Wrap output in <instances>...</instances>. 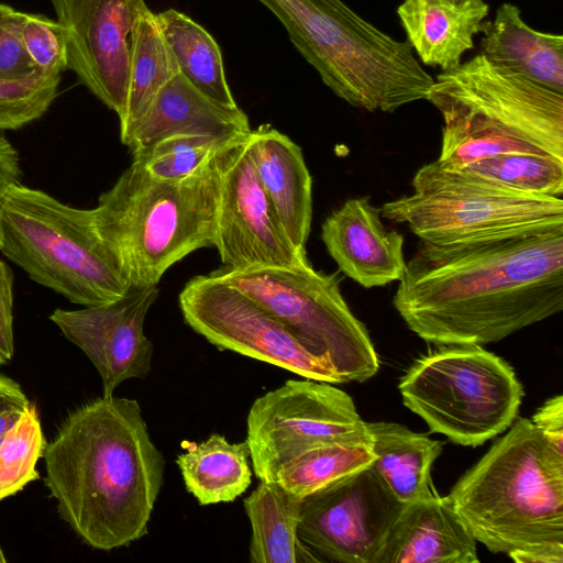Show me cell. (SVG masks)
<instances>
[{
    "instance_id": "7c38bea8",
    "label": "cell",
    "mask_w": 563,
    "mask_h": 563,
    "mask_svg": "<svg viewBox=\"0 0 563 563\" xmlns=\"http://www.w3.org/2000/svg\"><path fill=\"white\" fill-rule=\"evenodd\" d=\"M185 322L220 350L249 356L303 378L341 384L280 320L211 273L186 283L178 297Z\"/></svg>"
},
{
    "instance_id": "e0dca14e",
    "label": "cell",
    "mask_w": 563,
    "mask_h": 563,
    "mask_svg": "<svg viewBox=\"0 0 563 563\" xmlns=\"http://www.w3.org/2000/svg\"><path fill=\"white\" fill-rule=\"evenodd\" d=\"M369 199L352 198L329 214L321 238L340 271L365 288L399 280L405 272L404 236L389 231Z\"/></svg>"
},
{
    "instance_id": "7a4b0ae2",
    "label": "cell",
    "mask_w": 563,
    "mask_h": 563,
    "mask_svg": "<svg viewBox=\"0 0 563 563\" xmlns=\"http://www.w3.org/2000/svg\"><path fill=\"white\" fill-rule=\"evenodd\" d=\"M42 457L58 514L86 544L110 551L147 533L165 461L137 400L102 395L80 406Z\"/></svg>"
},
{
    "instance_id": "836d02e7",
    "label": "cell",
    "mask_w": 563,
    "mask_h": 563,
    "mask_svg": "<svg viewBox=\"0 0 563 563\" xmlns=\"http://www.w3.org/2000/svg\"><path fill=\"white\" fill-rule=\"evenodd\" d=\"M24 13L12 9L0 16V84H15L40 74L21 36Z\"/></svg>"
},
{
    "instance_id": "8fae6325",
    "label": "cell",
    "mask_w": 563,
    "mask_h": 563,
    "mask_svg": "<svg viewBox=\"0 0 563 563\" xmlns=\"http://www.w3.org/2000/svg\"><path fill=\"white\" fill-rule=\"evenodd\" d=\"M364 430L366 422L345 391L327 382L289 379L253 402L245 441L255 476L273 483L298 455Z\"/></svg>"
},
{
    "instance_id": "6da1fadb",
    "label": "cell",
    "mask_w": 563,
    "mask_h": 563,
    "mask_svg": "<svg viewBox=\"0 0 563 563\" xmlns=\"http://www.w3.org/2000/svg\"><path fill=\"white\" fill-rule=\"evenodd\" d=\"M407 327L437 345L498 342L563 309V229L423 245L393 299Z\"/></svg>"
},
{
    "instance_id": "74e56055",
    "label": "cell",
    "mask_w": 563,
    "mask_h": 563,
    "mask_svg": "<svg viewBox=\"0 0 563 563\" xmlns=\"http://www.w3.org/2000/svg\"><path fill=\"white\" fill-rule=\"evenodd\" d=\"M518 563H562L563 547H541L530 550H516L507 554Z\"/></svg>"
},
{
    "instance_id": "ab89813d",
    "label": "cell",
    "mask_w": 563,
    "mask_h": 563,
    "mask_svg": "<svg viewBox=\"0 0 563 563\" xmlns=\"http://www.w3.org/2000/svg\"><path fill=\"white\" fill-rule=\"evenodd\" d=\"M27 406L29 404L25 406L16 405L0 410V441Z\"/></svg>"
},
{
    "instance_id": "60d3db41",
    "label": "cell",
    "mask_w": 563,
    "mask_h": 563,
    "mask_svg": "<svg viewBox=\"0 0 563 563\" xmlns=\"http://www.w3.org/2000/svg\"><path fill=\"white\" fill-rule=\"evenodd\" d=\"M7 561L5 556H4V553H3V550L0 545V563H4Z\"/></svg>"
},
{
    "instance_id": "ffe728a7",
    "label": "cell",
    "mask_w": 563,
    "mask_h": 563,
    "mask_svg": "<svg viewBox=\"0 0 563 563\" xmlns=\"http://www.w3.org/2000/svg\"><path fill=\"white\" fill-rule=\"evenodd\" d=\"M258 178L292 245L306 252L312 219V179L302 151L286 134L262 124L249 136Z\"/></svg>"
},
{
    "instance_id": "cb8c5ba5",
    "label": "cell",
    "mask_w": 563,
    "mask_h": 563,
    "mask_svg": "<svg viewBox=\"0 0 563 563\" xmlns=\"http://www.w3.org/2000/svg\"><path fill=\"white\" fill-rule=\"evenodd\" d=\"M300 505L301 498L275 482H260L243 500L252 529V563L322 562L298 536Z\"/></svg>"
},
{
    "instance_id": "2e32d148",
    "label": "cell",
    "mask_w": 563,
    "mask_h": 563,
    "mask_svg": "<svg viewBox=\"0 0 563 563\" xmlns=\"http://www.w3.org/2000/svg\"><path fill=\"white\" fill-rule=\"evenodd\" d=\"M156 286L131 288L120 299L92 307L55 309L49 320L79 347L98 371L102 395H113L126 379L145 378L154 345L144 333L146 314L158 296Z\"/></svg>"
},
{
    "instance_id": "f35d334b",
    "label": "cell",
    "mask_w": 563,
    "mask_h": 563,
    "mask_svg": "<svg viewBox=\"0 0 563 563\" xmlns=\"http://www.w3.org/2000/svg\"><path fill=\"white\" fill-rule=\"evenodd\" d=\"M27 404H30V400L21 386L12 378L0 374V410L11 406H25Z\"/></svg>"
},
{
    "instance_id": "277c9868",
    "label": "cell",
    "mask_w": 563,
    "mask_h": 563,
    "mask_svg": "<svg viewBox=\"0 0 563 563\" xmlns=\"http://www.w3.org/2000/svg\"><path fill=\"white\" fill-rule=\"evenodd\" d=\"M217 155L174 181L150 176L133 161L100 195L92 209L95 227L131 288L157 286L174 264L213 246L220 185Z\"/></svg>"
},
{
    "instance_id": "f1b7e54d",
    "label": "cell",
    "mask_w": 563,
    "mask_h": 563,
    "mask_svg": "<svg viewBox=\"0 0 563 563\" xmlns=\"http://www.w3.org/2000/svg\"><path fill=\"white\" fill-rule=\"evenodd\" d=\"M461 170L522 192L552 197L563 194V161L549 155L499 154Z\"/></svg>"
},
{
    "instance_id": "4dcf8cb0",
    "label": "cell",
    "mask_w": 563,
    "mask_h": 563,
    "mask_svg": "<svg viewBox=\"0 0 563 563\" xmlns=\"http://www.w3.org/2000/svg\"><path fill=\"white\" fill-rule=\"evenodd\" d=\"M242 136L175 135L156 143L133 161L156 179L179 180L194 174Z\"/></svg>"
},
{
    "instance_id": "3957f363",
    "label": "cell",
    "mask_w": 563,
    "mask_h": 563,
    "mask_svg": "<svg viewBox=\"0 0 563 563\" xmlns=\"http://www.w3.org/2000/svg\"><path fill=\"white\" fill-rule=\"evenodd\" d=\"M448 498L493 553L563 547V453L530 419L516 418Z\"/></svg>"
},
{
    "instance_id": "8992f818",
    "label": "cell",
    "mask_w": 563,
    "mask_h": 563,
    "mask_svg": "<svg viewBox=\"0 0 563 563\" xmlns=\"http://www.w3.org/2000/svg\"><path fill=\"white\" fill-rule=\"evenodd\" d=\"M284 25L300 55L339 98L367 111L393 112L427 99L434 79L397 41L342 0H256Z\"/></svg>"
},
{
    "instance_id": "30bf717a",
    "label": "cell",
    "mask_w": 563,
    "mask_h": 563,
    "mask_svg": "<svg viewBox=\"0 0 563 563\" xmlns=\"http://www.w3.org/2000/svg\"><path fill=\"white\" fill-rule=\"evenodd\" d=\"M212 275L286 324L342 383L365 382L379 360L364 324L353 314L335 276L310 263L298 267H222Z\"/></svg>"
},
{
    "instance_id": "d4e9b609",
    "label": "cell",
    "mask_w": 563,
    "mask_h": 563,
    "mask_svg": "<svg viewBox=\"0 0 563 563\" xmlns=\"http://www.w3.org/2000/svg\"><path fill=\"white\" fill-rule=\"evenodd\" d=\"M246 441L230 443L213 433L177 456L186 489L207 506L230 503L240 497L252 482Z\"/></svg>"
},
{
    "instance_id": "44dd1931",
    "label": "cell",
    "mask_w": 563,
    "mask_h": 563,
    "mask_svg": "<svg viewBox=\"0 0 563 563\" xmlns=\"http://www.w3.org/2000/svg\"><path fill=\"white\" fill-rule=\"evenodd\" d=\"M488 11L484 0H404L397 8L415 53L424 65L442 71L461 65Z\"/></svg>"
},
{
    "instance_id": "ba28073f",
    "label": "cell",
    "mask_w": 563,
    "mask_h": 563,
    "mask_svg": "<svg viewBox=\"0 0 563 563\" xmlns=\"http://www.w3.org/2000/svg\"><path fill=\"white\" fill-rule=\"evenodd\" d=\"M413 192L385 202L380 214L405 224L423 243L446 245L563 229L561 197L498 185L437 161L413 176Z\"/></svg>"
},
{
    "instance_id": "1f68e13d",
    "label": "cell",
    "mask_w": 563,
    "mask_h": 563,
    "mask_svg": "<svg viewBox=\"0 0 563 563\" xmlns=\"http://www.w3.org/2000/svg\"><path fill=\"white\" fill-rule=\"evenodd\" d=\"M12 9L0 3V16ZM60 79L37 74L21 82L0 84V132L18 130L43 117L58 93Z\"/></svg>"
},
{
    "instance_id": "9c48e42d",
    "label": "cell",
    "mask_w": 563,
    "mask_h": 563,
    "mask_svg": "<svg viewBox=\"0 0 563 563\" xmlns=\"http://www.w3.org/2000/svg\"><path fill=\"white\" fill-rule=\"evenodd\" d=\"M404 405L453 443L478 446L507 430L523 388L514 368L478 344L441 345L401 377Z\"/></svg>"
},
{
    "instance_id": "603a6c76",
    "label": "cell",
    "mask_w": 563,
    "mask_h": 563,
    "mask_svg": "<svg viewBox=\"0 0 563 563\" xmlns=\"http://www.w3.org/2000/svg\"><path fill=\"white\" fill-rule=\"evenodd\" d=\"M377 474L402 505L434 494L431 468L444 443L397 422H366Z\"/></svg>"
},
{
    "instance_id": "4fadbf2b",
    "label": "cell",
    "mask_w": 563,
    "mask_h": 563,
    "mask_svg": "<svg viewBox=\"0 0 563 563\" xmlns=\"http://www.w3.org/2000/svg\"><path fill=\"white\" fill-rule=\"evenodd\" d=\"M402 506L371 464L301 498L298 536L323 561L374 563Z\"/></svg>"
},
{
    "instance_id": "f546056e",
    "label": "cell",
    "mask_w": 563,
    "mask_h": 563,
    "mask_svg": "<svg viewBox=\"0 0 563 563\" xmlns=\"http://www.w3.org/2000/svg\"><path fill=\"white\" fill-rule=\"evenodd\" d=\"M46 443L36 408L30 402L0 441V500L38 478L36 465Z\"/></svg>"
},
{
    "instance_id": "d6986e66",
    "label": "cell",
    "mask_w": 563,
    "mask_h": 563,
    "mask_svg": "<svg viewBox=\"0 0 563 563\" xmlns=\"http://www.w3.org/2000/svg\"><path fill=\"white\" fill-rule=\"evenodd\" d=\"M476 540L448 496L402 506L374 563H477Z\"/></svg>"
},
{
    "instance_id": "484cf974",
    "label": "cell",
    "mask_w": 563,
    "mask_h": 563,
    "mask_svg": "<svg viewBox=\"0 0 563 563\" xmlns=\"http://www.w3.org/2000/svg\"><path fill=\"white\" fill-rule=\"evenodd\" d=\"M156 19L181 75L212 101L239 107L227 81L220 47L210 33L176 9L159 12Z\"/></svg>"
},
{
    "instance_id": "5bb4252c",
    "label": "cell",
    "mask_w": 563,
    "mask_h": 563,
    "mask_svg": "<svg viewBox=\"0 0 563 563\" xmlns=\"http://www.w3.org/2000/svg\"><path fill=\"white\" fill-rule=\"evenodd\" d=\"M250 133L217 155L220 185L213 246L229 268L303 266L309 263L306 252L288 239L258 178Z\"/></svg>"
},
{
    "instance_id": "d590c367",
    "label": "cell",
    "mask_w": 563,
    "mask_h": 563,
    "mask_svg": "<svg viewBox=\"0 0 563 563\" xmlns=\"http://www.w3.org/2000/svg\"><path fill=\"white\" fill-rule=\"evenodd\" d=\"M545 439L563 453V396L550 397L531 418Z\"/></svg>"
},
{
    "instance_id": "4316f807",
    "label": "cell",
    "mask_w": 563,
    "mask_h": 563,
    "mask_svg": "<svg viewBox=\"0 0 563 563\" xmlns=\"http://www.w3.org/2000/svg\"><path fill=\"white\" fill-rule=\"evenodd\" d=\"M179 73L156 14L146 9L133 35L125 106L119 118L120 135L145 113L162 88Z\"/></svg>"
},
{
    "instance_id": "7402d4cb",
    "label": "cell",
    "mask_w": 563,
    "mask_h": 563,
    "mask_svg": "<svg viewBox=\"0 0 563 563\" xmlns=\"http://www.w3.org/2000/svg\"><path fill=\"white\" fill-rule=\"evenodd\" d=\"M481 54L495 67L563 93V36L533 30L505 2L483 22Z\"/></svg>"
},
{
    "instance_id": "8d00e7d4",
    "label": "cell",
    "mask_w": 563,
    "mask_h": 563,
    "mask_svg": "<svg viewBox=\"0 0 563 563\" xmlns=\"http://www.w3.org/2000/svg\"><path fill=\"white\" fill-rule=\"evenodd\" d=\"M21 175L19 153L0 132V206L9 188L20 184Z\"/></svg>"
},
{
    "instance_id": "9a60e30c",
    "label": "cell",
    "mask_w": 563,
    "mask_h": 563,
    "mask_svg": "<svg viewBox=\"0 0 563 563\" xmlns=\"http://www.w3.org/2000/svg\"><path fill=\"white\" fill-rule=\"evenodd\" d=\"M66 38L68 69L120 118L133 35L145 0H51Z\"/></svg>"
},
{
    "instance_id": "83f0119b",
    "label": "cell",
    "mask_w": 563,
    "mask_h": 563,
    "mask_svg": "<svg viewBox=\"0 0 563 563\" xmlns=\"http://www.w3.org/2000/svg\"><path fill=\"white\" fill-rule=\"evenodd\" d=\"M372 439L366 430L323 443L286 463L276 474L275 483L291 495L305 496L374 462Z\"/></svg>"
},
{
    "instance_id": "ac0fdd59",
    "label": "cell",
    "mask_w": 563,
    "mask_h": 563,
    "mask_svg": "<svg viewBox=\"0 0 563 563\" xmlns=\"http://www.w3.org/2000/svg\"><path fill=\"white\" fill-rule=\"evenodd\" d=\"M251 130L249 118L242 109L212 101L179 73L120 137L135 158L162 140L175 135L238 137Z\"/></svg>"
},
{
    "instance_id": "d6a6232c",
    "label": "cell",
    "mask_w": 563,
    "mask_h": 563,
    "mask_svg": "<svg viewBox=\"0 0 563 563\" xmlns=\"http://www.w3.org/2000/svg\"><path fill=\"white\" fill-rule=\"evenodd\" d=\"M21 36L40 74L62 77L68 69L65 33L57 21L41 14L24 13Z\"/></svg>"
},
{
    "instance_id": "5b68a950",
    "label": "cell",
    "mask_w": 563,
    "mask_h": 563,
    "mask_svg": "<svg viewBox=\"0 0 563 563\" xmlns=\"http://www.w3.org/2000/svg\"><path fill=\"white\" fill-rule=\"evenodd\" d=\"M427 100L443 118L437 162L445 169L506 153L563 161V93L501 70L481 53L437 75Z\"/></svg>"
},
{
    "instance_id": "52a82bcc",
    "label": "cell",
    "mask_w": 563,
    "mask_h": 563,
    "mask_svg": "<svg viewBox=\"0 0 563 563\" xmlns=\"http://www.w3.org/2000/svg\"><path fill=\"white\" fill-rule=\"evenodd\" d=\"M0 251L33 280L82 307L115 301L131 289L96 230L92 209L21 184L0 206Z\"/></svg>"
},
{
    "instance_id": "e575fe53",
    "label": "cell",
    "mask_w": 563,
    "mask_h": 563,
    "mask_svg": "<svg viewBox=\"0 0 563 563\" xmlns=\"http://www.w3.org/2000/svg\"><path fill=\"white\" fill-rule=\"evenodd\" d=\"M13 279L11 268L0 260V367L10 361L14 353Z\"/></svg>"
}]
</instances>
